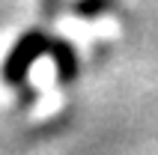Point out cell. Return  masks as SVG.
<instances>
[{"label":"cell","instance_id":"cell-1","mask_svg":"<svg viewBox=\"0 0 158 155\" xmlns=\"http://www.w3.org/2000/svg\"><path fill=\"white\" fill-rule=\"evenodd\" d=\"M54 36H48L45 30H24V33L15 39V45L9 48V54L3 57V66H0V78L6 81L9 86H24L27 75L33 69V63L42 57V54H51Z\"/></svg>","mask_w":158,"mask_h":155},{"label":"cell","instance_id":"cell-2","mask_svg":"<svg viewBox=\"0 0 158 155\" xmlns=\"http://www.w3.org/2000/svg\"><path fill=\"white\" fill-rule=\"evenodd\" d=\"M51 60H54V66H57V78H60V84H72V81L78 78L81 66H78V51H75V45H72V42L54 36Z\"/></svg>","mask_w":158,"mask_h":155},{"label":"cell","instance_id":"cell-3","mask_svg":"<svg viewBox=\"0 0 158 155\" xmlns=\"http://www.w3.org/2000/svg\"><path fill=\"white\" fill-rule=\"evenodd\" d=\"M114 3L116 0H75L72 9H75L78 18H98V15H105Z\"/></svg>","mask_w":158,"mask_h":155}]
</instances>
